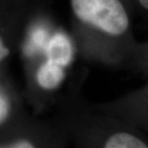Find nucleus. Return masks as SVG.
<instances>
[{"mask_svg": "<svg viewBox=\"0 0 148 148\" xmlns=\"http://www.w3.org/2000/svg\"><path fill=\"white\" fill-rule=\"evenodd\" d=\"M75 19L83 28L103 40L104 57L112 63L129 67L138 41L133 19L123 0H70Z\"/></svg>", "mask_w": 148, "mask_h": 148, "instance_id": "nucleus-1", "label": "nucleus"}, {"mask_svg": "<svg viewBox=\"0 0 148 148\" xmlns=\"http://www.w3.org/2000/svg\"><path fill=\"white\" fill-rule=\"evenodd\" d=\"M114 115L122 118L148 135V81L130 91L109 107Z\"/></svg>", "mask_w": 148, "mask_h": 148, "instance_id": "nucleus-2", "label": "nucleus"}, {"mask_svg": "<svg viewBox=\"0 0 148 148\" xmlns=\"http://www.w3.org/2000/svg\"><path fill=\"white\" fill-rule=\"evenodd\" d=\"M46 55L47 60L59 66L63 67L69 66L73 55L72 45L69 38L62 33L54 35L47 44Z\"/></svg>", "mask_w": 148, "mask_h": 148, "instance_id": "nucleus-3", "label": "nucleus"}, {"mask_svg": "<svg viewBox=\"0 0 148 148\" xmlns=\"http://www.w3.org/2000/svg\"><path fill=\"white\" fill-rule=\"evenodd\" d=\"M64 78V67L47 60L38 69L37 81L38 85L45 90H53L63 82Z\"/></svg>", "mask_w": 148, "mask_h": 148, "instance_id": "nucleus-4", "label": "nucleus"}, {"mask_svg": "<svg viewBox=\"0 0 148 148\" xmlns=\"http://www.w3.org/2000/svg\"><path fill=\"white\" fill-rule=\"evenodd\" d=\"M129 67L148 80V40L138 42Z\"/></svg>", "mask_w": 148, "mask_h": 148, "instance_id": "nucleus-5", "label": "nucleus"}, {"mask_svg": "<svg viewBox=\"0 0 148 148\" xmlns=\"http://www.w3.org/2000/svg\"><path fill=\"white\" fill-rule=\"evenodd\" d=\"M133 14L141 17L148 24V0H123Z\"/></svg>", "mask_w": 148, "mask_h": 148, "instance_id": "nucleus-6", "label": "nucleus"}, {"mask_svg": "<svg viewBox=\"0 0 148 148\" xmlns=\"http://www.w3.org/2000/svg\"><path fill=\"white\" fill-rule=\"evenodd\" d=\"M11 111V102L4 91L0 90V125L7 119Z\"/></svg>", "mask_w": 148, "mask_h": 148, "instance_id": "nucleus-7", "label": "nucleus"}, {"mask_svg": "<svg viewBox=\"0 0 148 148\" xmlns=\"http://www.w3.org/2000/svg\"><path fill=\"white\" fill-rule=\"evenodd\" d=\"M9 147H14V148H29V147H34L30 141L27 140H19L16 141V143H12V145H9Z\"/></svg>", "mask_w": 148, "mask_h": 148, "instance_id": "nucleus-8", "label": "nucleus"}, {"mask_svg": "<svg viewBox=\"0 0 148 148\" xmlns=\"http://www.w3.org/2000/svg\"><path fill=\"white\" fill-rule=\"evenodd\" d=\"M9 54H10V50L5 46L2 38H0V62H1L4 58L7 57Z\"/></svg>", "mask_w": 148, "mask_h": 148, "instance_id": "nucleus-9", "label": "nucleus"}]
</instances>
